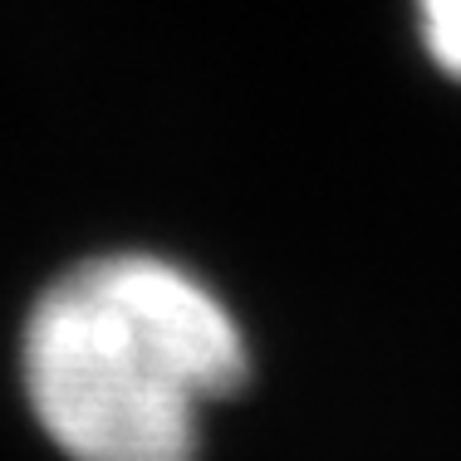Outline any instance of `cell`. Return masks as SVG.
<instances>
[{
  "mask_svg": "<svg viewBox=\"0 0 461 461\" xmlns=\"http://www.w3.org/2000/svg\"><path fill=\"white\" fill-rule=\"evenodd\" d=\"M246 339L196 276L162 256H98L40 294L25 388L74 461H192L196 408L246 383Z\"/></svg>",
  "mask_w": 461,
  "mask_h": 461,
  "instance_id": "6da1fadb",
  "label": "cell"
},
{
  "mask_svg": "<svg viewBox=\"0 0 461 461\" xmlns=\"http://www.w3.org/2000/svg\"><path fill=\"white\" fill-rule=\"evenodd\" d=\"M417 5V35L422 50L447 79L461 84V0H412Z\"/></svg>",
  "mask_w": 461,
  "mask_h": 461,
  "instance_id": "7a4b0ae2",
  "label": "cell"
}]
</instances>
